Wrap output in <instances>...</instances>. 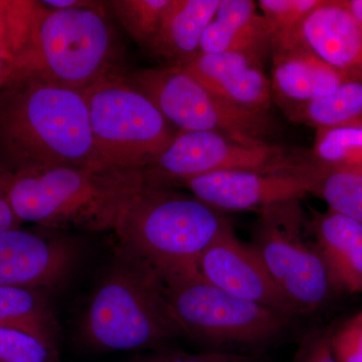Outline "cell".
<instances>
[{
  "label": "cell",
  "mask_w": 362,
  "mask_h": 362,
  "mask_svg": "<svg viewBox=\"0 0 362 362\" xmlns=\"http://www.w3.org/2000/svg\"><path fill=\"white\" fill-rule=\"evenodd\" d=\"M294 117L317 131L362 127V84L345 81L337 90L309 103L298 105Z\"/></svg>",
  "instance_id": "cell-21"
},
{
  "label": "cell",
  "mask_w": 362,
  "mask_h": 362,
  "mask_svg": "<svg viewBox=\"0 0 362 362\" xmlns=\"http://www.w3.org/2000/svg\"><path fill=\"white\" fill-rule=\"evenodd\" d=\"M314 162L325 168H362V127L317 131Z\"/></svg>",
  "instance_id": "cell-25"
},
{
  "label": "cell",
  "mask_w": 362,
  "mask_h": 362,
  "mask_svg": "<svg viewBox=\"0 0 362 362\" xmlns=\"http://www.w3.org/2000/svg\"><path fill=\"white\" fill-rule=\"evenodd\" d=\"M233 228L221 211L194 195L145 182L124 206L113 232L168 284L199 275L202 254Z\"/></svg>",
  "instance_id": "cell-4"
},
{
  "label": "cell",
  "mask_w": 362,
  "mask_h": 362,
  "mask_svg": "<svg viewBox=\"0 0 362 362\" xmlns=\"http://www.w3.org/2000/svg\"><path fill=\"white\" fill-rule=\"evenodd\" d=\"M269 51L271 35L257 2L220 0L216 16L202 35L199 52H243L262 61Z\"/></svg>",
  "instance_id": "cell-17"
},
{
  "label": "cell",
  "mask_w": 362,
  "mask_h": 362,
  "mask_svg": "<svg viewBox=\"0 0 362 362\" xmlns=\"http://www.w3.org/2000/svg\"><path fill=\"white\" fill-rule=\"evenodd\" d=\"M322 0H259L258 8L271 35L272 52L291 49L304 42L302 28Z\"/></svg>",
  "instance_id": "cell-22"
},
{
  "label": "cell",
  "mask_w": 362,
  "mask_h": 362,
  "mask_svg": "<svg viewBox=\"0 0 362 362\" xmlns=\"http://www.w3.org/2000/svg\"><path fill=\"white\" fill-rule=\"evenodd\" d=\"M199 273L209 284L233 296L293 318L300 315L278 289L256 251L240 242L233 228L207 247L199 259Z\"/></svg>",
  "instance_id": "cell-13"
},
{
  "label": "cell",
  "mask_w": 362,
  "mask_h": 362,
  "mask_svg": "<svg viewBox=\"0 0 362 362\" xmlns=\"http://www.w3.org/2000/svg\"><path fill=\"white\" fill-rule=\"evenodd\" d=\"M220 0H170L148 49L175 64L199 52L202 35Z\"/></svg>",
  "instance_id": "cell-19"
},
{
  "label": "cell",
  "mask_w": 362,
  "mask_h": 362,
  "mask_svg": "<svg viewBox=\"0 0 362 362\" xmlns=\"http://www.w3.org/2000/svg\"><path fill=\"white\" fill-rule=\"evenodd\" d=\"M175 66L189 74L207 90L235 106L267 115L272 103V85L262 61L243 52H197Z\"/></svg>",
  "instance_id": "cell-14"
},
{
  "label": "cell",
  "mask_w": 362,
  "mask_h": 362,
  "mask_svg": "<svg viewBox=\"0 0 362 362\" xmlns=\"http://www.w3.org/2000/svg\"><path fill=\"white\" fill-rule=\"evenodd\" d=\"M164 285L182 337L209 350L230 351L274 343L289 331L294 319L233 296L209 284L201 275Z\"/></svg>",
  "instance_id": "cell-6"
},
{
  "label": "cell",
  "mask_w": 362,
  "mask_h": 362,
  "mask_svg": "<svg viewBox=\"0 0 362 362\" xmlns=\"http://www.w3.org/2000/svg\"><path fill=\"white\" fill-rule=\"evenodd\" d=\"M0 166L9 173L105 168L84 95L16 75L0 90Z\"/></svg>",
  "instance_id": "cell-1"
},
{
  "label": "cell",
  "mask_w": 362,
  "mask_h": 362,
  "mask_svg": "<svg viewBox=\"0 0 362 362\" xmlns=\"http://www.w3.org/2000/svg\"><path fill=\"white\" fill-rule=\"evenodd\" d=\"M0 326L26 331L59 346L58 318L49 294L40 290L0 286Z\"/></svg>",
  "instance_id": "cell-20"
},
{
  "label": "cell",
  "mask_w": 362,
  "mask_h": 362,
  "mask_svg": "<svg viewBox=\"0 0 362 362\" xmlns=\"http://www.w3.org/2000/svg\"><path fill=\"white\" fill-rule=\"evenodd\" d=\"M257 362H268V361H266L265 357L261 356V357H259V361Z\"/></svg>",
  "instance_id": "cell-35"
},
{
  "label": "cell",
  "mask_w": 362,
  "mask_h": 362,
  "mask_svg": "<svg viewBox=\"0 0 362 362\" xmlns=\"http://www.w3.org/2000/svg\"><path fill=\"white\" fill-rule=\"evenodd\" d=\"M151 356L138 357L131 362H257L259 354H245L240 352L207 350V351L188 354L173 350H157Z\"/></svg>",
  "instance_id": "cell-29"
},
{
  "label": "cell",
  "mask_w": 362,
  "mask_h": 362,
  "mask_svg": "<svg viewBox=\"0 0 362 362\" xmlns=\"http://www.w3.org/2000/svg\"><path fill=\"white\" fill-rule=\"evenodd\" d=\"M42 4L52 9H71L103 6L101 2L87 1V0H45V1H42Z\"/></svg>",
  "instance_id": "cell-33"
},
{
  "label": "cell",
  "mask_w": 362,
  "mask_h": 362,
  "mask_svg": "<svg viewBox=\"0 0 362 362\" xmlns=\"http://www.w3.org/2000/svg\"><path fill=\"white\" fill-rule=\"evenodd\" d=\"M18 66L16 59L0 56V90L6 87L18 75Z\"/></svg>",
  "instance_id": "cell-32"
},
{
  "label": "cell",
  "mask_w": 362,
  "mask_h": 362,
  "mask_svg": "<svg viewBox=\"0 0 362 362\" xmlns=\"http://www.w3.org/2000/svg\"><path fill=\"white\" fill-rule=\"evenodd\" d=\"M298 362H337L330 344V333L316 331L307 335L299 350Z\"/></svg>",
  "instance_id": "cell-30"
},
{
  "label": "cell",
  "mask_w": 362,
  "mask_h": 362,
  "mask_svg": "<svg viewBox=\"0 0 362 362\" xmlns=\"http://www.w3.org/2000/svg\"><path fill=\"white\" fill-rule=\"evenodd\" d=\"M98 157L105 168H148L175 139L173 125L123 75L83 93Z\"/></svg>",
  "instance_id": "cell-7"
},
{
  "label": "cell",
  "mask_w": 362,
  "mask_h": 362,
  "mask_svg": "<svg viewBox=\"0 0 362 362\" xmlns=\"http://www.w3.org/2000/svg\"><path fill=\"white\" fill-rule=\"evenodd\" d=\"M343 6L362 26V0H341Z\"/></svg>",
  "instance_id": "cell-34"
},
{
  "label": "cell",
  "mask_w": 362,
  "mask_h": 362,
  "mask_svg": "<svg viewBox=\"0 0 362 362\" xmlns=\"http://www.w3.org/2000/svg\"><path fill=\"white\" fill-rule=\"evenodd\" d=\"M6 178V170L0 166V233L23 225L7 199Z\"/></svg>",
  "instance_id": "cell-31"
},
{
  "label": "cell",
  "mask_w": 362,
  "mask_h": 362,
  "mask_svg": "<svg viewBox=\"0 0 362 362\" xmlns=\"http://www.w3.org/2000/svg\"><path fill=\"white\" fill-rule=\"evenodd\" d=\"M320 168L322 173L312 194L323 199L329 211L362 223V168Z\"/></svg>",
  "instance_id": "cell-23"
},
{
  "label": "cell",
  "mask_w": 362,
  "mask_h": 362,
  "mask_svg": "<svg viewBox=\"0 0 362 362\" xmlns=\"http://www.w3.org/2000/svg\"><path fill=\"white\" fill-rule=\"evenodd\" d=\"M0 362H64L59 346L37 335L0 326Z\"/></svg>",
  "instance_id": "cell-27"
},
{
  "label": "cell",
  "mask_w": 362,
  "mask_h": 362,
  "mask_svg": "<svg viewBox=\"0 0 362 362\" xmlns=\"http://www.w3.org/2000/svg\"><path fill=\"white\" fill-rule=\"evenodd\" d=\"M128 78L180 131H214L247 145L268 143V116L226 101L180 66L145 69Z\"/></svg>",
  "instance_id": "cell-9"
},
{
  "label": "cell",
  "mask_w": 362,
  "mask_h": 362,
  "mask_svg": "<svg viewBox=\"0 0 362 362\" xmlns=\"http://www.w3.org/2000/svg\"><path fill=\"white\" fill-rule=\"evenodd\" d=\"M302 35L323 61L362 84V26L341 0H322L305 20Z\"/></svg>",
  "instance_id": "cell-15"
},
{
  "label": "cell",
  "mask_w": 362,
  "mask_h": 362,
  "mask_svg": "<svg viewBox=\"0 0 362 362\" xmlns=\"http://www.w3.org/2000/svg\"><path fill=\"white\" fill-rule=\"evenodd\" d=\"M337 362H362V311L330 333Z\"/></svg>",
  "instance_id": "cell-28"
},
{
  "label": "cell",
  "mask_w": 362,
  "mask_h": 362,
  "mask_svg": "<svg viewBox=\"0 0 362 362\" xmlns=\"http://www.w3.org/2000/svg\"><path fill=\"white\" fill-rule=\"evenodd\" d=\"M294 165L269 143L247 145L214 131H180L144 175L149 185L175 187L221 171L279 170Z\"/></svg>",
  "instance_id": "cell-10"
},
{
  "label": "cell",
  "mask_w": 362,
  "mask_h": 362,
  "mask_svg": "<svg viewBox=\"0 0 362 362\" xmlns=\"http://www.w3.org/2000/svg\"><path fill=\"white\" fill-rule=\"evenodd\" d=\"M85 245L71 233L18 228L0 233V286L51 293L78 270Z\"/></svg>",
  "instance_id": "cell-11"
},
{
  "label": "cell",
  "mask_w": 362,
  "mask_h": 362,
  "mask_svg": "<svg viewBox=\"0 0 362 362\" xmlns=\"http://www.w3.org/2000/svg\"><path fill=\"white\" fill-rule=\"evenodd\" d=\"M39 1L0 0V56L18 59L30 40Z\"/></svg>",
  "instance_id": "cell-24"
},
{
  "label": "cell",
  "mask_w": 362,
  "mask_h": 362,
  "mask_svg": "<svg viewBox=\"0 0 362 362\" xmlns=\"http://www.w3.org/2000/svg\"><path fill=\"white\" fill-rule=\"evenodd\" d=\"M16 63L18 75L82 94L123 75L120 49L103 6L52 9L39 1L30 40Z\"/></svg>",
  "instance_id": "cell-5"
},
{
  "label": "cell",
  "mask_w": 362,
  "mask_h": 362,
  "mask_svg": "<svg viewBox=\"0 0 362 362\" xmlns=\"http://www.w3.org/2000/svg\"><path fill=\"white\" fill-rule=\"evenodd\" d=\"M170 0H113L114 13L128 35L148 49Z\"/></svg>",
  "instance_id": "cell-26"
},
{
  "label": "cell",
  "mask_w": 362,
  "mask_h": 362,
  "mask_svg": "<svg viewBox=\"0 0 362 362\" xmlns=\"http://www.w3.org/2000/svg\"><path fill=\"white\" fill-rule=\"evenodd\" d=\"M145 182L144 171L119 168L6 170V178L7 199L21 223L66 233L113 232Z\"/></svg>",
  "instance_id": "cell-3"
},
{
  "label": "cell",
  "mask_w": 362,
  "mask_h": 362,
  "mask_svg": "<svg viewBox=\"0 0 362 362\" xmlns=\"http://www.w3.org/2000/svg\"><path fill=\"white\" fill-rule=\"evenodd\" d=\"M76 329L85 347L102 354L161 350L182 337L163 281L120 243L90 290Z\"/></svg>",
  "instance_id": "cell-2"
},
{
  "label": "cell",
  "mask_w": 362,
  "mask_h": 362,
  "mask_svg": "<svg viewBox=\"0 0 362 362\" xmlns=\"http://www.w3.org/2000/svg\"><path fill=\"white\" fill-rule=\"evenodd\" d=\"M258 214L250 245L300 315L318 310L333 289L300 199L273 204Z\"/></svg>",
  "instance_id": "cell-8"
},
{
  "label": "cell",
  "mask_w": 362,
  "mask_h": 362,
  "mask_svg": "<svg viewBox=\"0 0 362 362\" xmlns=\"http://www.w3.org/2000/svg\"><path fill=\"white\" fill-rule=\"evenodd\" d=\"M307 228L332 289L362 295V223L328 209L313 214Z\"/></svg>",
  "instance_id": "cell-16"
},
{
  "label": "cell",
  "mask_w": 362,
  "mask_h": 362,
  "mask_svg": "<svg viewBox=\"0 0 362 362\" xmlns=\"http://www.w3.org/2000/svg\"><path fill=\"white\" fill-rule=\"evenodd\" d=\"M321 173L322 169L314 162L279 170L221 171L185 181L180 187L216 211L259 213L273 204L313 194Z\"/></svg>",
  "instance_id": "cell-12"
},
{
  "label": "cell",
  "mask_w": 362,
  "mask_h": 362,
  "mask_svg": "<svg viewBox=\"0 0 362 362\" xmlns=\"http://www.w3.org/2000/svg\"><path fill=\"white\" fill-rule=\"evenodd\" d=\"M347 78L305 42L273 52L272 90L286 101L303 105L330 94Z\"/></svg>",
  "instance_id": "cell-18"
}]
</instances>
